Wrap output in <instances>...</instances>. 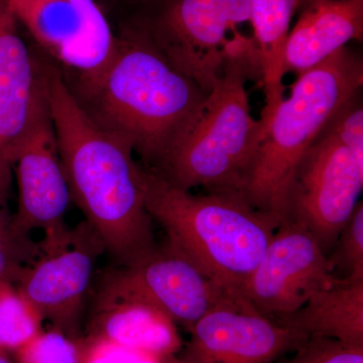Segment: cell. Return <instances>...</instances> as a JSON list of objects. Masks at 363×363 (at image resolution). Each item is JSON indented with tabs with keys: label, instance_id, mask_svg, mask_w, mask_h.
<instances>
[{
	"label": "cell",
	"instance_id": "83f0119b",
	"mask_svg": "<svg viewBox=\"0 0 363 363\" xmlns=\"http://www.w3.org/2000/svg\"><path fill=\"white\" fill-rule=\"evenodd\" d=\"M169 363H180V362H179L178 357L176 355V357H172L171 362H169Z\"/></svg>",
	"mask_w": 363,
	"mask_h": 363
},
{
	"label": "cell",
	"instance_id": "277c9868",
	"mask_svg": "<svg viewBox=\"0 0 363 363\" xmlns=\"http://www.w3.org/2000/svg\"><path fill=\"white\" fill-rule=\"evenodd\" d=\"M362 83V58L344 47L298 74L289 96L271 113L260 116L262 136L240 189L250 206L279 223L285 219L298 162Z\"/></svg>",
	"mask_w": 363,
	"mask_h": 363
},
{
	"label": "cell",
	"instance_id": "ac0fdd59",
	"mask_svg": "<svg viewBox=\"0 0 363 363\" xmlns=\"http://www.w3.org/2000/svg\"><path fill=\"white\" fill-rule=\"evenodd\" d=\"M302 0H248L252 37L259 54L262 84L266 105L262 116L271 113L285 97L284 56L290 23Z\"/></svg>",
	"mask_w": 363,
	"mask_h": 363
},
{
	"label": "cell",
	"instance_id": "6da1fadb",
	"mask_svg": "<svg viewBox=\"0 0 363 363\" xmlns=\"http://www.w3.org/2000/svg\"><path fill=\"white\" fill-rule=\"evenodd\" d=\"M44 66L45 96L72 202L121 267L157 243L145 200L143 166L121 138L90 116L58 69Z\"/></svg>",
	"mask_w": 363,
	"mask_h": 363
},
{
	"label": "cell",
	"instance_id": "3957f363",
	"mask_svg": "<svg viewBox=\"0 0 363 363\" xmlns=\"http://www.w3.org/2000/svg\"><path fill=\"white\" fill-rule=\"evenodd\" d=\"M145 206L167 242L233 297L257 266L279 222L238 192L194 195L143 166Z\"/></svg>",
	"mask_w": 363,
	"mask_h": 363
},
{
	"label": "cell",
	"instance_id": "d6986e66",
	"mask_svg": "<svg viewBox=\"0 0 363 363\" xmlns=\"http://www.w3.org/2000/svg\"><path fill=\"white\" fill-rule=\"evenodd\" d=\"M43 322L16 284L0 281V347L13 353L44 329Z\"/></svg>",
	"mask_w": 363,
	"mask_h": 363
},
{
	"label": "cell",
	"instance_id": "7402d4cb",
	"mask_svg": "<svg viewBox=\"0 0 363 363\" xmlns=\"http://www.w3.org/2000/svg\"><path fill=\"white\" fill-rule=\"evenodd\" d=\"M332 269L348 281H363V203H358L328 255Z\"/></svg>",
	"mask_w": 363,
	"mask_h": 363
},
{
	"label": "cell",
	"instance_id": "2e32d148",
	"mask_svg": "<svg viewBox=\"0 0 363 363\" xmlns=\"http://www.w3.org/2000/svg\"><path fill=\"white\" fill-rule=\"evenodd\" d=\"M362 37L363 0H320L310 4L289 33L284 71L298 75Z\"/></svg>",
	"mask_w": 363,
	"mask_h": 363
},
{
	"label": "cell",
	"instance_id": "4fadbf2b",
	"mask_svg": "<svg viewBox=\"0 0 363 363\" xmlns=\"http://www.w3.org/2000/svg\"><path fill=\"white\" fill-rule=\"evenodd\" d=\"M96 235L69 236L63 242L45 248L39 259L26 267L16 286L40 313L44 321L69 336L78 332L85 301L89 293L96 248L102 247ZM104 248V247H102Z\"/></svg>",
	"mask_w": 363,
	"mask_h": 363
},
{
	"label": "cell",
	"instance_id": "d4e9b609",
	"mask_svg": "<svg viewBox=\"0 0 363 363\" xmlns=\"http://www.w3.org/2000/svg\"><path fill=\"white\" fill-rule=\"evenodd\" d=\"M11 177L0 173V209H6V202L11 187Z\"/></svg>",
	"mask_w": 363,
	"mask_h": 363
},
{
	"label": "cell",
	"instance_id": "484cf974",
	"mask_svg": "<svg viewBox=\"0 0 363 363\" xmlns=\"http://www.w3.org/2000/svg\"><path fill=\"white\" fill-rule=\"evenodd\" d=\"M11 354L13 353L0 347V363H16Z\"/></svg>",
	"mask_w": 363,
	"mask_h": 363
},
{
	"label": "cell",
	"instance_id": "e0dca14e",
	"mask_svg": "<svg viewBox=\"0 0 363 363\" xmlns=\"http://www.w3.org/2000/svg\"><path fill=\"white\" fill-rule=\"evenodd\" d=\"M277 322L307 337L331 338L350 347H363V281L340 278Z\"/></svg>",
	"mask_w": 363,
	"mask_h": 363
},
{
	"label": "cell",
	"instance_id": "603a6c76",
	"mask_svg": "<svg viewBox=\"0 0 363 363\" xmlns=\"http://www.w3.org/2000/svg\"><path fill=\"white\" fill-rule=\"evenodd\" d=\"M293 353L272 363H363V347H350L331 338L308 337Z\"/></svg>",
	"mask_w": 363,
	"mask_h": 363
},
{
	"label": "cell",
	"instance_id": "ba28073f",
	"mask_svg": "<svg viewBox=\"0 0 363 363\" xmlns=\"http://www.w3.org/2000/svg\"><path fill=\"white\" fill-rule=\"evenodd\" d=\"M33 40L77 78L81 94L102 78L118 38L95 0H9Z\"/></svg>",
	"mask_w": 363,
	"mask_h": 363
},
{
	"label": "cell",
	"instance_id": "9c48e42d",
	"mask_svg": "<svg viewBox=\"0 0 363 363\" xmlns=\"http://www.w3.org/2000/svg\"><path fill=\"white\" fill-rule=\"evenodd\" d=\"M339 279L314 236L297 222L285 219L279 222L240 298L277 321L298 311Z\"/></svg>",
	"mask_w": 363,
	"mask_h": 363
},
{
	"label": "cell",
	"instance_id": "4316f807",
	"mask_svg": "<svg viewBox=\"0 0 363 363\" xmlns=\"http://www.w3.org/2000/svg\"><path fill=\"white\" fill-rule=\"evenodd\" d=\"M320 1V0H302V4H301V7H304L310 6V4H315V2Z\"/></svg>",
	"mask_w": 363,
	"mask_h": 363
},
{
	"label": "cell",
	"instance_id": "44dd1931",
	"mask_svg": "<svg viewBox=\"0 0 363 363\" xmlns=\"http://www.w3.org/2000/svg\"><path fill=\"white\" fill-rule=\"evenodd\" d=\"M40 253L30 235L13 226L6 209H0V281L18 283L21 274L32 266Z\"/></svg>",
	"mask_w": 363,
	"mask_h": 363
},
{
	"label": "cell",
	"instance_id": "cb8c5ba5",
	"mask_svg": "<svg viewBox=\"0 0 363 363\" xmlns=\"http://www.w3.org/2000/svg\"><path fill=\"white\" fill-rule=\"evenodd\" d=\"M82 363H169L173 357H150L94 336L82 338Z\"/></svg>",
	"mask_w": 363,
	"mask_h": 363
},
{
	"label": "cell",
	"instance_id": "ffe728a7",
	"mask_svg": "<svg viewBox=\"0 0 363 363\" xmlns=\"http://www.w3.org/2000/svg\"><path fill=\"white\" fill-rule=\"evenodd\" d=\"M16 363H82V338H74L52 327L43 329L13 353Z\"/></svg>",
	"mask_w": 363,
	"mask_h": 363
},
{
	"label": "cell",
	"instance_id": "5bb4252c",
	"mask_svg": "<svg viewBox=\"0 0 363 363\" xmlns=\"http://www.w3.org/2000/svg\"><path fill=\"white\" fill-rule=\"evenodd\" d=\"M9 0H0V172L11 175L21 143L49 114L44 66L18 33Z\"/></svg>",
	"mask_w": 363,
	"mask_h": 363
},
{
	"label": "cell",
	"instance_id": "8fae6325",
	"mask_svg": "<svg viewBox=\"0 0 363 363\" xmlns=\"http://www.w3.org/2000/svg\"><path fill=\"white\" fill-rule=\"evenodd\" d=\"M101 288L152 305L188 330L223 298L233 297L168 242L109 274Z\"/></svg>",
	"mask_w": 363,
	"mask_h": 363
},
{
	"label": "cell",
	"instance_id": "7a4b0ae2",
	"mask_svg": "<svg viewBox=\"0 0 363 363\" xmlns=\"http://www.w3.org/2000/svg\"><path fill=\"white\" fill-rule=\"evenodd\" d=\"M208 94L135 28L118 38L111 66L79 101L142 157L145 168L157 169L194 123Z\"/></svg>",
	"mask_w": 363,
	"mask_h": 363
},
{
	"label": "cell",
	"instance_id": "7c38bea8",
	"mask_svg": "<svg viewBox=\"0 0 363 363\" xmlns=\"http://www.w3.org/2000/svg\"><path fill=\"white\" fill-rule=\"evenodd\" d=\"M18 186V206L13 226L28 234L42 229L43 247L58 245L70 235L64 217L72 202L70 188L59 156L50 112L26 136L13 168Z\"/></svg>",
	"mask_w": 363,
	"mask_h": 363
},
{
	"label": "cell",
	"instance_id": "8992f818",
	"mask_svg": "<svg viewBox=\"0 0 363 363\" xmlns=\"http://www.w3.org/2000/svg\"><path fill=\"white\" fill-rule=\"evenodd\" d=\"M248 0H157L136 26L176 68L208 93L227 64L241 62L259 72Z\"/></svg>",
	"mask_w": 363,
	"mask_h": 363
},
{
	"label": "cell",
	"instance_id": "5b68a950",
	"mask_svg": "<svg viewBox=\"0 0 363 363\" xmlns=\"http://www.w3.org/2000/svg\"><path fill=\"white\" fill-rule=\"evenodd\" d=\"M253 79L262 83L248 64H227L194 123L154 171L182 190L240 193L262 133L245 88Z\"/></svg>",
	"mask_w": 363,
	"mask_h": 363
},
{
	"label": "cell",
	"instance_id": "52a82bcc",
	"mask_svg": "<svg viewBox=\"0 0 363 363\" xmlns=\"http://www.w3.org/2000/svg\"><path fill=\"white\" fill-rule=\"evenodd\" d=\"M362 189L363 162L329 121L298 162L285 219L304 226L328 255L360 202Z\"/></svg>",
	"mask_w": 363,
	"mask_h": 363
},
{
	"label": "cell",
	"instance_id": "9a60e30c",
	"mask_svg": "<svg viewBox=\"0 0 363 363\" xmlns=\"http://www.w3.org/2000/svg\"><path fill=\"white\" fill-rule=\"evenodd\" d=\"M88 335L150 357L178 355L183 342L177 324L138 298L100 288Z\"/></svg>",
	"mask_w": 363,
	"mask_h": 363
},
{
	"label": "cell",
	"instance_id": "30bf717a",
	"mask_svg": "<svg viewBox=\"0 0 363 363\" xmlns=\"http://www.w3.org/2000/svg\"><path fill=\"white\" fill-rule=\"evenodd\" d=\"M189 332L180 363H272L308 338L236 297L223 298Z\"/></svg>",
	"mask_w": 363,
	"mask_h": 363
}]
</instances>
